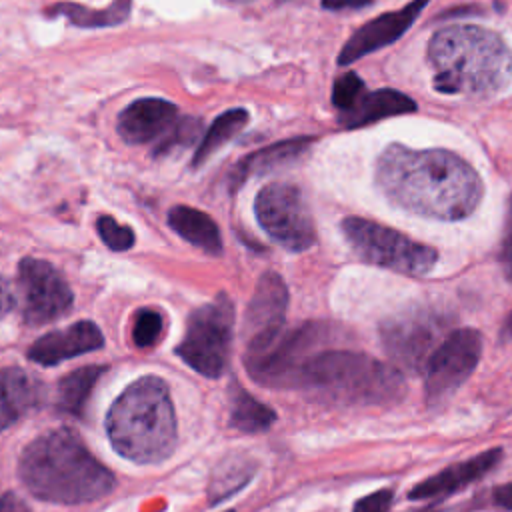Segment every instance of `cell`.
Masks as SVG:
<instances>
[{
    "mask_svg": "<svg viewBox=\"0 0 512 512\" xmlns=\"http://www.w3.org/2000/svg\"><path fill=\"white\" fill-rule=\"evenodd\" d=\"M376 184L402 210L446 222L470 216L484 194L482 178L458 154L404 144H390L378 156Z\"/></svg>",
    "mask_w": 512,
    "mask_h": 512,
    "instance_id": "cell-1",
    "label": "cell"
},
{
    "mask_svg": "<svg viewBox=\"0 0 512 512\" xmlns=\"http://www.w3.org/2000/svg\"><path fill=\"white\" fill-rule=\"evenodd\" d=\"M18 476L34 498L54 504L94 502L116 484L114 474L70 428L36 436L18 458Z\"/></svg>",
    "mask_w": 512,
    "mask_h": 512,
    "instance_id": "cell-2",
    "label": "cell"
},
{
    "mask_svg": "<svg viewBox=\"0 0 512 512\" xmlns=\"http://www.w3.org/2000/svg\"><path fill=\"white\" fill-rule=\"evenodd\" d=\"M432 82L438 92L492 96L512 80V52L500 34L456 24L438 30L428 42Z\"/></svg>",
    "mask_w": 512,
    "mask_h": 512,
    "instance_id": "cell-3",
    "label": "cell"
},
{
    "mask_svg": "<svg viewBox=\"0 0 512 512\" xmlns=\"http://www.w3.org/2000/svg\"><path fill=\"white\" fill-rule=\"evenodd\" d=\"M104 426L112 448L126 460L136 464L166 460L178 440L168 384L154 374L134 380L112 402Z\"/></svg>",
    "mask_w": 512,
    "mask_h": 512,
    "instance_id": "cell-4",
    "label": "cell"
},
{
    "mask_svg": "<svg viewBox=\"0 0 512 512\" xmlns=\"http://www.w3.org/2000/svg\"><path fill=\"white\" fill-rule=\"evenodd\" d=\"M298 388L342 406H388L404 396L406 382L394 364L356 350L326 348L304 364Z\"/></svg>",
    "mask_w": 512,
    "mask_h": 512,
    "instance_id": "cell-5",
    "label": "cell"
},
{
    "mask_svg": "<svg viewBox=\"0 0 512 512\" xmlns=\"http://www.w3.org/2000/svg\"><path fill=\"white\" fill-rule=\"evenodd\" d=\"M342 232L360 260L398 274L424 276L438 260L432 246L374 220L348 216L342 220Z\"/></svg>",
    "mask_w": 512,
    "mask_h": 512,
    "instance_id": "cell-6",
    "label": "cell"
},
{
    "mask_svg": "<svg viewBox=\"0 0 512 512\" xmlns=\"http://www.w3.org/2000/svg\"><path fill=\"white\" fill-rule=\"evenodd\" d=\"M448 326L446 312L418 304L386 318L380 326V340L396 368L420 374L434 350L450 334Z\"/></svg>",
    "mask_w": 512,
    "mask_h": 512,
    "instance_id": "cell-7",
    "label": "cell"
},
{
    "mask_svg": "<svg viewBox=\"0 0 512 512\" xmlns=\"http://www.w3.org/2000/svg\"><path fill=\"white\" fill-rule=\"evenodd\" d=\"M232 328L234 304L226 294H218L214 300L192 310L176 354L198 374L218 378L228 364Z\"/></svg>",
    "mask_w": 512,
    "mask_h": 512,
    "instance_id": "cell-8",
    "label": "cell"
},
{
    "mask_svg": "<svg viewBox=\"0 0 512 512\" xmlns=\"http://www.w3.org/2000/svg\"><path fill=\"white\" fill-rule=\"evenodd\" d=\"M334 328L326 322H306L282 334L264 350L244 356L252 380L272 388H298L304 364L332 340Z\"/></svg>",
    "mask_w": 512,
    "mask_h": 512,
    "instance_id": "cell-9",
    "label": "cell"
},
{
    "mask_svg": "<svg viewBox=\"0 0 512 512\" xmlns=\"http://www.w3.org/2000/svg\"><path fill=\"white\" fill-rule=\"evenodd\" d=\"M254 214L262 230L282 248L304 252L316 242V226L302 190L288 182H272L260 188Z\"/></svg>",
    "mask_w": 512,
    "mask_h": 512,
    "instance_id": "cell-10",
    "label": "cell"
},
{
    "mask_svg": "<svg viewBox=\"0 0 512 512\" xmlns=\"http://www.w3.org/2000/svg\"><path fill=\"white\" fill-rule=\"evenodd\" d=\"M16 284L22 298V322L28 326L50 324L62 318L74 304L68 282L48 260L22 258Z\"/></svg>",
    "mask_w": 512,
    "mask_h": 512,
    "instance_id": "cell-11",
    "label": "cell"
},
{
    "mask_svg": "<svg viewBox=\"0 0 512 512\" xmlns=\"http://www.w3.org/2000/svg\"><path fill=\"white\" fill-rule=\"evenodd\" d=\"M482 356V336L474 328L452 330L430 356L424 368L428 404L446 400L476 370Z\"/></svg>",
    "mask_w": 512,
    "mask_h": 512,
    "instance_id": "cell-12",
    "label": "cell"
},
{
    "mask_svg": "<svg viewBox=\"0 0 512 512\" xmlns=\"http://www.w3.org/2000/svg\"><path fill=\"white\" fill-rule=\"evenodd\" d=\"M288 310V288L280 274L264 272L246 306L244 340L246 354L268 348L284 330Z\"/></svg>",
    "mask_w": 512,
    "mask_h": 512,
    "instance_id": "cell-13",
    "label": "cell"
},
{
    "mask_svg": "<svg viewBox=\"0 0 512 512\" xmlns=\"http://www.w3.org/2000/svg\"><path fill=\"white\" fill-rule=\"evenodd\" d=\"M426 4L428 0H412L400 10L380 14L374 20L362 24L342 46L338 54V64L348 66L358 58L396 42L414 24Z\"/></svg>",
    "mask_w": 512,
    "mask_h": 512,
    "instance_id": "cell-14",
    "label": "cell"
},
{
    "mask_svg": "<svg viewBox=\"0 0 512 512\" xmlns=\"http://www.w3.org/2000/svg\"><path fill=\"white\" fill-rule=\"evenodd\" d=\"M104 336L100 328L90 320H78L62 330H52L28 348L26 356L40 366H56L64 360L100 350Z\"/></svg>",
    "mask_w": 512,
    "mask_h": 512,
    "instance_id": "cell-15",
    "label": "cell"
},
{
    "mask_svg": "<svg viewBox=\"0 0 512 512\" xmlns=\"http://www.w3.org/2000/svg\"><path fill=\"white\" fill-rule=\"evenodd\" d=\"M178 122L176 104L164 98H140L118 114V134L128 144H148L162 140Z\"/></svg>",
    "mask_w": 512,
    "mask_h": 512,
    "instance_id": "cell-16",
    "label": "cell"
},
{
    "mask_svg": "<svg viewBox=\"0 0 512 512\" xmlns=\"http://www.w3.org/2000/svg\"><path fill=\"white\" fill-rule=\"evenodd\" d=\"M500 458H502V450L492 448V450L472 456L470 460L456 462V464L440 470L438 474L412 486V490L408 492V498L410 500H428V498H440V496L452 494V492L476 482L484 474H488V470H492L500 462Z\"/></svg>",
    "mask_w": 512,
    "mask_h": 512,
    "instance_id": "cell-17",
    "label": "cell"
},
{
    "mask_svg": "<svg viewBox=\"0 0 512 512\" xmlns=\"http://www.w3.org/2000/svg\"><path fill=\"white\" fill-rule=\"evenodd\" d=\"M44 400V386L20 366L0 368V432L34 412Z\"/></svg>",
    "mask_w": 512,
    "mask_h": 512,
    "instance_id": "cell-18",
    "label": "cell"
},
{
    "mask_svg": "<svg viewBox=\"0 0 512 512\" xmlns=\"http://www.w3.org/2000/svg\"><path fill=\"white\" fill-rule=\"evenodd\" d=\"M312 142H314V138H310V136H296V138L274 142L266 148H260V150L244 156L230 172V188L232 190L238 188L250 176L264 174V172L282 168L286 164H292L310 148Z\"/></svg>",
    "mask_w": 512,
    "mask_h": 512,
    "instance_id": "cell-19",
    "label": "cell"
},
{
    "mask_svg": "<svg viewBox=\"0 0 512 512\" xmlns=\"http://www.w3.org/2000/svg\"><path fill=\"white\" fill-rule=\"evenodd\" d=\"M416 110V102L398 90H374L362 92L358 100L344 112H340V124L346 128H360L382 118L408 114Z\"/></svg>",
    "mask_w": 512,
    "mask_h": 512,
    "instance_id": "cell-20",
    "label": "cell"
},
{
    "mask_svg": "<svg viewBox=\"0 0 512 512\" xmlns=\"http://www.w3.org/2000/svg\"><path fill=\"white\" fill-rule=\"evenodd\" d=\"M168 226L192 246L208 252H222V236L218 224L202 210L192 206H174L168 210Z\"/></svg>",
    "mask_w": 512,
    "mask_h": 512,
    "instance_id": "cell-21",
    "label": "cell"
},
{
    "mask_svg": "<svg viewBox=\"0 0 512 512\" xmlns=\"http://www.w3.org/2000/svg\"><path fill=\"white\" fill-rule=\"evenodd\" d=\"M104 372L106 366L90 364L62 376L56 386V408L68 416L80 418L96 382Z\"/></svg>",
    "mask_w": 512,
    "mask_h": 512,
    "instance_id": "cell-22",
    "label": "cell"
},
{
    "mask_svg": "<svg viewBox=\"0 0 512 512\" xmlns=\"http://www.w3.org/2000/svg\"><path fill=\"white\" fill-rule=\"evenodd\" d=\"M248 110L246 108H232L222 112L206 130L202 140L198 142V148L192 158V166L204 164L216 150H220L230 138H234L248 122Z\"/></svg>",
    "mask_w": 512,
    "mask_h": 512,
    "instance_id": "cell-23",
    "label": "cell"
},
{
    "mask_svg": "<svg viewBox=\"0 0 512 512\" xmlns=\"http://www.w3.org/2000/svg\"><path fill=\"white\" fill-rule=\"evenodd\" d=\"M276 420V412L250 396L246 390L236 386L230 402V426L246 432V434H256L268 430Z\"/></svg>",
    "mask_w": 512,
    "mask_h": 512,
    "instance_id": "cell-24",
    "label": "cell"
},
{
    "mask_svg": "<svg viewBox=\"0 0 512 512\" xmlns=\"http://www.w3.org/2000/svg\"><path fill=\"white\" fill-rule=\"evenodd\" d=\"M130 6H132V0H114L104 10H92V8H86L80 4L64 2V4H56V6L48 8L46 12L60 14L80 28H102V26H114V24L124 22L130 14Z\"/></svg>",
    "mask_w": 512,
    "mask_h": 512,
    "instance_id": "cell-25",
    "label": "cell"
},
{
    "mask_svg": "<svg viewBox=\"0 0 512 512\" xmlns=\"http://www.w3.org/2000/svg\"><path fill=\"white\" fill-rule=\"evenodd\" d=\"M254 474V464L250 458L232 456L220 462L208 484V502L218 504L238 492Z\"/></svg>",
    "mask_w": 512,
    "mask_h": 512,
    "instance_id": "cell-26",
    "label": "cell"
},
{
    "mask_svg": "<svg viewBox=\"0 0 512 512\" xmlns=\"http://www.w3.org/2000/svg\"><path fill=\"white\" fill-rule=\"evenodd\" d=\"M200 128H202V122L198 118H192V116L178 118V122L172 126V130L156 144L154 156H162V154L172 152L174 148L194 144L200 136Z\"/></svg>",
    "mask_w": 512,
    "mask_h": 512,
    "instance_id": "cell-27",
    "label": "cell"
},
{
    "mask_svg": "<svg viewBox=\"0 0 512 512\" xmlns=\"http://www.w3.org/2000/svg\"><path fill=\"white\" fill-rule=\"evenodd\" d=\"M96 232H98L100 240L114 252L130 250L136 242L134 230L126 224L116 222L112 216H100L96 220Z\"/></svg>",
    "mask_w": 512,
    "mask_h": 512,
    "instance_id": "cell-28",
    "label": "cell"
},
{
    "mask_svg": "<svg viewBox=\"0 0 512 512\" xmlns=\"http://www.w3.org/2000/svg\"><path fill=\"white\" fill-rule=\"evenodd\" d=\"M162 328H164V320H162L160 312L150 310V308H142V310L136 312V318H134L132 340L138 348L154 346L156 340L162 334Z\"/></svg>",
    "mask_w": 512,
    "mask_h": 512,
    "instance_id": "cell-29",
    "label": "cell"
},
{
    "mask_svg": "<svg viewBox=\"0 0 512 512\" xmlns=\"http://www.w3.org/2000/svg\"><path fill=\"white\" fill-rule=\"evenodd\" d=\"M364 90L366 88H364V82L360 80V76L354 74V72H346L340 78H336V82L332 86V104L340 112H344L358 100V96Z\"/></svg>",
    "mask_w": 512,
    "mask_h": 512,
    "instance_id": "cell-30",
    "label": "cell"
},
{
    "mask_svg": "<svg viewBox=\"0 0 512 512\" xmlns=\"http://www.w3.org/2000/svg\"><path fill=\"white\" fill-rule=\"evenodd\" d=\"M392 498H394V492L388 490V488H380L364 498H360L356 504H354V510L352 512H388L390 506H392Z\"/></svg>",
    "mask_w": 512,
    "mask_h": 512,
    "instance_id": "cell-31",
    "label": "cell"
},
{
    "mask_svg": "<svg viewBox=\"0 0 512 512\" xmlns=\"http://www.w3.org/2000/svg\"><path fill=\"white\" fill-rule=\"evenodd\" d=\"M500 260L504 274L512 282V196L508 200V212H506V224H504V236H502V250Z\"/></svg>",
    "mask_w": 512,
    "mask_h": 512,
    "instance_id": "cell-32",
    "label": "cell"
},
{
    "mask_svg": "<svg viewBox=\"0 0 512 512\" xmlns=\"http://www.w3.org/2000/svg\"><path fill=\"white\" fill-rule=\"evenodd\" d=\"M0 512H32L28 504L14 492H4L0 496Z\"/></svg>",
    "mask_w": 512,
    "mask_h": 512,
    "instance_id": "cell-33",
    "label": "cell"
},
{
    "mask_svg": "<svg viewBox=\"0 0 512 512\" xmlns=\"http://www.w3.org/2000/svg\"><path fill=\"white\" fill-rule=\"evenodd\" d=\"M14 308V294L4 276H0V320Z\"/></svg>",
    "mask_w": 512,
    "mask_h": 512,
    "instance_id": "cell-34",
    "label": "cell"
},
{
    "mask_svg": "<svg viewBox=\"0 0 512 512\" xmlns=\"http://www.w3.org/2000/svg\"><path fill=\"white\" fill-rule=\"evenodd\" d=\"M494 498V504L500 506V508H506V510H512V482H506L502 486H498L492 494Z\"/></svg>",
    "mask_w": 512,
    "mask_h": 512,
    "instance_id": "cell-35",
    "label": "cell"
},
{
    "mask_svg": "<svg viewBox=\"0 0 512 512\" xmlns=\"http://www.w3.org/2000/svg\"><path fill=\"white\" fill-rule=\"evenodd\" d=\"M372 0H322L326 10H348V8H364Z\"/></svg>",
    "mask_w": 512,
    "mask_h": 512,
    "instance_id": "cell-36",
    "label": "cell"
},
{
    "mask_svg": "<svg viewBox=\"0 0 512 512\" xmlns=\"http://www.w3.org/2000/svg\"><path fill=\"white\" fill-rule=\"evenodd\" d=\"M412 512H438V508H436V504H430V506H424V508H418Z\"/></svg>",
    "mask_w": 512,
    "mask_h": 512,
    "instance_id": "cell-37",
    "label": "cell"
},
{
    "mask_svg": "<svg viewBox=\"0 0 512 512\" xmlns=\"http://www.w3.org/2000/svg\"><path fill=\"white\" fill-rule=\"evenodd\" d=\"M506 330H508V334L512 336V312H510V316H508V320H506Z\"/></svg>",
    "mask_w": 512,
    "mask_h": 512,
    "instance_id": "cell-38",
    "label": "cell"
},
{
    "mask_svg": "<svg viewBox=\"0 0 512 512\" xmlns=\"http://www.w3.org/2000/svg\"><path fill=\"white\" fill-rule=\"evenodd\" d=\"M230 2H238V4H248V2H254V0H230Z\"/></svg>",
    "mask_w": 512,
    "mask_h": 512,
    "instance_id": "cell-39",
    "label": "cell"
},
{
    "mask_svg": "<svg viewBox=\"0 0 512 512\" xmlns=\"http://www.w3.org/2000/svg\"><path fill=\"white\" fill-rule=\"evenodd\" d=\"M226 512H234V510H226Z\"/></svg>",
    "mask_w": 512,
    "mask_h": 512,
    "instance_id": "cell-40",
    "label": "cell"
},
{
    "mask_svg": "<svg viewBox=\"0 0 512 512\" xmlns=\"http://www.w3.org/2000/svg\"><path fill=\"white\" fill-rule=\"evenodd\" d=\"M280 2H286V0H280Z\"/></svg>",
    "mask_w": 512,
    "mask_h": 512,
    "instance_id": "cell-41",
    "label": "cell"
}]
</instances>
